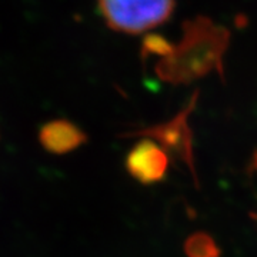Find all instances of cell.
Listing matches in <instances>:
<instances>
[{"instance_id": "obj_2", "label": "cell", "mask_w": 257, "mask_h": 257, "mask_svg": "<svg viewBox=\"0 0 257 257\" xmlns=\"http://www.w3.org/2000/svg\"><path fill=\"white\" fill-rule=\"evenodd\" d=\"M126 167L128 173L142 183H153L166 175L167 155L156 142L143 140L130 150Z\"/></svg>"}, {"instance_id": "obj_3", "label": "cell", "mask_w": 257, "mask_h": 257, "mask_svg": "<svg viewBox=\"0 0 257 257\" xmlns=\"http://www.w3.org/2000/svg\"><path fill=\"white\" fill-rule=\"evenodd\" d=\"M39 139L47 152L64 155L82 146L86 142V135L67 120H53L42 127Z\"/></svg>"}, {"instance_id": "obj_1", "label": "cell", "mask_w": 257, "mask_h": 257, "mask_svg": "<svg viewBox=\"0 0 257 257\" xmlns=\"http://www.w3.org/2000/svg\"><path fill=\"white\" fill-rule=\"evenodd\" d=\"M173 9L175 0H99V12L107 26L128 35L160 26Z\"/></svg>"}, {"instance_id": "obj_4", "label": "cell", "mask_w": 257, "mask_h": 257, "mask_svg": "<svg viewBox=\"0 0 257 257\" xmlns=\"http://www.w3.org/2000/svg\"><path fill=\"white\" fill-rule=\"evenodd\" d=\"M189 257H217L219 251L213 240L206 234H194L186 243Z\"/></svg>"}]
</instances>
